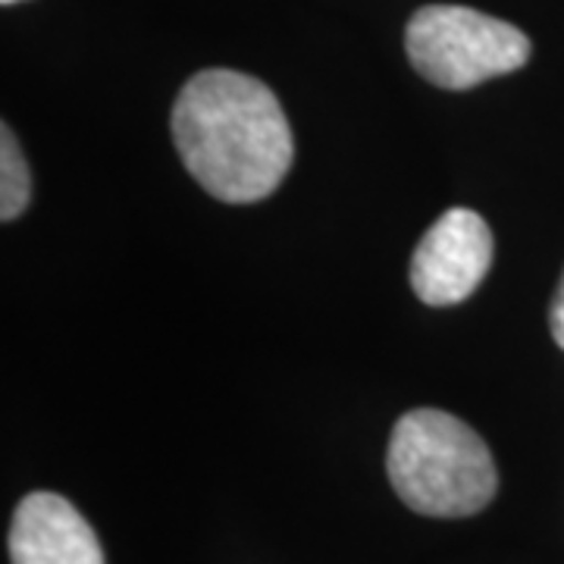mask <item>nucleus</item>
<instances>
[{"label":"nucleus","mask_w":564,"mask_h":564,"mask_svg":"<svg viewBox=\"0 0 564 564\" xmlns=\"http://www.w3.org/2000/svg\"><path fill=\"white\" fill-rule=\"evenodd\" d=\"M492 267V232L477 210L452 207L423 232L411 258V285L430 307L470 299Z\"/></svg>","instance_id":"20e7f679"},{"label":"nucleus","mask_w":564,"mask_h":564,"mask_svg":"<svg viewBox=\"0 0 564 564\" xmlns=\"http://www.w3.org/2000/svg\"><path fill=\"white\" fill-rule=\"evenodd\" d=\"M170 129L182 166L226 204L270 198L295 158L276 95L236 69H204L185 82Z\"/></svg>","instance_id":"f257e3e1"},{"label":"nucleus","mask_w":564,"mask_h":564,"mask_svg":"<svg viewBox=\"0 0 564 564\" xmlns=\"http://www.w3.org/2000/svg\"><path fill=\"white\" fill-rule=\"evenodd\" d=\"M13 564H104L95 530L57 492L25 496L10 527Z\"/></svg>","instance_id":"39448f33"},{"label":"nucleus","mask_w":564,"mask_h":564,"mask_svg":"<svg viewBox=\"0 0 564 564\" xmlns=\"http://www.w3.org/2000/svg\"><path fill=\"white\" fill-rule=\"evenodd\" d=\"M0 220L10 223L20 217L32 198V173L22 154L20 141L10 132V126L0 129Z\"/></svg>","instance_id":"423d86ee"},{"label":"nucleus","mask_w":564,"mask_h":564,"mask_svg":"<svg viewBox=\"0 0 564 564\" xmlns=\"http://www.w3.org/2000/svg\"><path fill=\"white\" fill-rule=\"evenodd\" d=\"M389 480L411 511L426 518H470L496 496V464L486 443L448 411H408L392 430Z\"/></svg>","instance_id":"f03ea898"},{"label":"nucleus","mask_w":564,"mask_h":564,"mask_svg":"<svg viewBox=\"0 0 564 564\" xmlns=\"http://www.w3.org/2000/svg\"><path fill=\"white\" fill-rule=\"evenodd\" d=\"M549 326H552L555 343L564 348V276L562 285H558V295H555V302H552V311H549Z\"/></svg>","instance_id":"0eeeda50"},{"label":"nucleus","mask_w":564,"mask_h":564,"mask_svg":"<svg viewBox=\"0 0 564 564\" xmlns=\"http://www.w3.org/2000/svg\"><path fill=\"white\" fill-rule=\"evenodd\" d=\"M3 3H7V7H10V3H20V0H3Z\"/></svg>","instance_id":"6e6552de"},{"label":"nucleus","mask_w":564,"mask_h":564,"mask_svg":"<svg viewBox=\"0 0 564 564\" xmlns=\"http://www.w3.org/2000/svg\"><path fill=\"white\" fill-rule=\"evenodd\" d=\"M404 47L423 79L448 91L508 76L530 61V39L521 29L452 3L421 7L408 22Z\"/></svg>","instance_id":"7ed1b4c3"}]
</instances>
